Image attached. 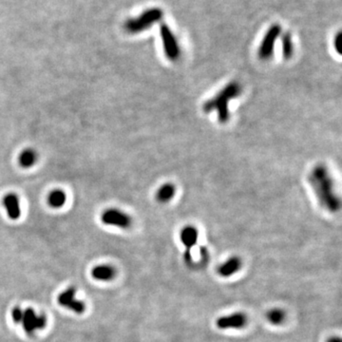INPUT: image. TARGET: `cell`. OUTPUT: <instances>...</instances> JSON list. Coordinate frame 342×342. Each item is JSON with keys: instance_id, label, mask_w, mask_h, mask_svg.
Listing matches in <instances>:
<instances>
[{"instance_id": "obj_1", "label": "cell", "mask_w": 342, "mask_h": 342, "mask_svg": "<svg viewBox=\"0 0 342 342\" xmlns=\"http://www.w3.org/2000/svg\"><path fill=\"white\" fill-rule=\"evenodd\" d=\"M308 181L321 207L330 212H336L340 208V201L333 189V178L325 165L316 164L309 173Z\"/></svg>"}, {"instance_id": "obj_2", "label": "cell", "mask_w": 342, "mask_h": 342, "mask_svg": "<svg viewBox=\"0 0 342 342\" xmlns=\"http://www.w3.org/2000/svg\"><path fill=\"white\" fill-rule=\"evenodd\" d=\"M241 93L242 88L240 84L237 82H231L227 84L223 90H220L214 97L207 101L203 106V110L207 113L215 110L219 122L221 124H225L230 119L228 107L230 101L239 97Z\"/></svg>"}, {"instance_id": "obj_3", "label": "cell", "mask_w": 342, "mask_h": 342, "mask_svg": "<svg viewBox=\"0 0 342 342\" xmlns=\"http://www.w3.org/2000/svg\"><path fill=\"white\" fill-rule=\"evenodd\" d=\"M162 18H163L162 10L154 7L145 10L136 18L127 19L125 22L124 27L128 34L136 35L143 33L147 29L152 27L156 23L160 22Z\"/></svg>"}, {"instance_id": "obj_4", "label": "cell", "mask_w": 342, "mask_h": 342, "mask_svg": "<svg viewBox=\"0 0 342 342\" xmlns=\"http://www.w3.org/2000/svg\"><path fill=\"white\" fill-rule=\"evenodd\" d=\"M281 33L282 29L279 24H274L267 30L258 51V55L261 60H268L273 56L276 43Z\"/></svg>"}, {"instance_id": "obj_5", "label": "cell", "mask_w": 342, "mask_h": 342, "mask_svg": "<svg viewBox=\"0 0 342 342\" xmlns=\"http://www.w3.org/2000/svg\"><path fill=\"white\" fill-rule=\"evenodd\" d=\"M160 35L165 56L170 61H177L181 56L180 45L169 26L166 24H162L160 27Z\"/></svg>"}, {"instance_id": "obj_6", "label": "cell", "mask_w": 342, "mask_h": 342, "mask_svg": "<svg viewBox=\"0 0 342 342\" xmlns=\"http://www.w3.org/2000/svg\"><path fill=\"white\" fill-rule=\"evenodd\" d=\"M102 222L107 225L117 226L123 229L130 227L132 220L125 212L115 208H110L106 210L102 215Z\"/></svg>"}, {"instance_id": "obj_7", "label": "cell", "mask_w": 342, "mask_h": 342, "mask_svg": "<svg viewBox=\"0 0 342 342\" xmlns=\"http://www.w3.org/2000/svg\"><path fill=\"white\" fill-rule=\"evenodd\" d=\"M199 232L197 228L193 225H187L182 228L180 232V240L186 247L185 259L186 261H191V249L198 242Z\"/></svg>"}, {"instance_id": "obj_8", "label": "cell", "mask_w": 342, "mask_h": 342, "mask_svg": "<svg viewBox=\"0 0 342 342\" xmlns=\"http://www.w3.org/2000/svg\"><path fill=\"white\" fill-rule=\"evenodd\" d=\"M247 322V317L242 313L221 316L217 319L216 324L220 329H241Z\"/></svg>"}, {"instance_id": "obj_9", "label": "cell", "mask_w": 342, "mask_h": 342, "mask_svg": "<svg viewBox=\"0 0 342 342\" xmlns=\"http://www.w3.org/2000/svg\"><path fill=\"white\" fill-rule=\"evenodd\" d=\"M241 266H242L241 260L238 257H232L219 266L218 274L221 277L227 278V277L234 275L235 273L240 270Z\"/></svg>"}, {"instance_id": "obj_10", "label": "cell", "mask_w": 342, "mask_h": 342, "mask_svg": "<svg viewBox=\"0 0 342 342\" xmlns=\"http://www.w3.org/2000/svg\"><path fill=\"white\" fill-rule=\"evenodd\" d=\"M115 275H116L115 268L108 264L97 265L91 270L92 278L97 280H104V281L111 280L114 279Z\"/></svg>"}, {"instance_id": "obj_11", "label": "cell", "mask_w": 342, "mask_h": 342, "mask_svg": "<svg viewBox=\"0 0 342 342\" xmlns=\"http://www.w3.org/2000/svg\"><path fill=\"white\" fill-rule=\"evenodd\" d=\"M4 207L7 210V214L10 219L12 220H18L21 215L19 200L17 195L15 194H8L4 198Z\"/></svg>"}, {"instance_id": "obj_12", "label": "cell", "mask_w": 342, "mask_h": 342, "mask_svg": "<svg viewBox=\"0 0 342 342\" xmlns=\"http://www.w3.org/2000/svg\"><path fill=\"white\" fill-rule=\"evenodd\" d=\"M175 195H176V187L171 183H166L157 190L156 200L161 204H166L170 202Z\"/></svg>"}, {"instance_id": "obj_13", "label": "cell", "mask_w": 342, "mask_h": 342, "mask_svg": "<svg viewBox=\"0 0 342 342\" xmlns=\"http://www.w3.org/2000/svg\"><path fill=\"white\" fill-rule=\"evenodd\" d=\"M36 314L34 309L27 308L25 311H23V318H22V325L23 329L29 335H33L36 329H35V319Z\"/></svg>"}, {"instance_id": "obj_14", "label": "cell", "mask_w": 342, "mask_h": 342, "mask_svg": "<svg viewBox=\"0 0 342 342\" xmlns=\"http://www.w3.org/2000/svg\"><path fill=\"white\" fill-rule=\"evenodd\" d=\"M281 45H282V55L284 59H290L294 53V44L293 39L290 33H285L281 36Z\"/></svg>"}, {"instance_id": "obj_15", "label": "cell", "mask_w": 342, "mask_h": 342, "mask_svg": "<svg viewBox=\"0 0 342 342\" xmlns=\"http://www.w3.org/2000/svg\"><path fill=\"white\" fill-rule=\"evenodd\" d=\"M36 160H37V154L34 149H31V148L25 149L19 156V163L21 164V166L25 168L34 165L36 163Z\"/></svg>"}, {"instance_id": "obj_16", "label": "cell", "mask_w": 342, "mask_h": 342, "mask_svg": "<svg viewBox=\"0 0 342 342\" xmlns=\"http://www.w3.org/2000/svg\"><path fill=\"white\" fill-rule=\"evenodd\" d=\"M67 196L62 190H54L49 196V204L54 208H60L66 203Z\"/></svg>"}, {"instance_id": "obj_17", "label": "cell", "mask_w": 342, "mask_h": 342, "mask_svg": "<svg viewBox=\"0 0 342 342\" xmlns=\"http://www.w3.org/2000/svg\"><path fill=\"white\" fill-rule=\"evenodd\" d=\"M267 319L272 324H280L285 319V313L281 309H279V308L272 309L267 313Z\"/></svg>"}, {"instance_id": "obj_18", "label": "cell", "mask_w": 342, "mask_h": 342, "mask_svg": "<svg viewBox=\"0 0 342 342\" xmlns=\"http://www.w3.org/2000/svg\"><path fill=\"white\" fill-rule=\"evenodd\" d=\"M76 294V289L75 287H69L62 292L58 297H57V302L59 305L65 307L72 299H74V296Z\"/></svg>"}, {"instance_id": "obj_19", "label": "cell", "mask_w": 342, "mask_h": 342, "mask_svg": "<svg viewBox=\"0 0 342 342\" xmlns=\"http://www.w3.org/2000/svg\"><path fill=\"white\" fill-rule=\"evenodd\" d=\"M65 308H68V309L73 311L74 313L81 315L86 310V304H85V302H83L81 300H78V299L74 298V299H72V301H70L65 306Z\"/></svg>"}, {"instance_id": "obj_20", "label": "cell", "mask_w": 342, "mask_h": 342, "mask_svg": "<svg viewBox=\"0 0 342 342\" xmlns=\"http://www.w3.org/2000/svg\"><path fill=\"white\" fill-rule=\"evenodd\" d=\"M12 318H13L14 322L20 323L22 321V318H23V310L20 307H14L12 310Z\"/></svg>"}, {"instance_id": "obj_21", "label": "cell", "mask_w": 342, "mask_h": 342, "mask_svg": "<svg viewBox=\"0 0 342 342\" xmlns=\"http://www.w3.org/2000/svg\"><path fill=\"white\" fill-rule=\"evenodd\" d=\"M47 325V317L44 315H36L35 319V329L36 330H41L44 329Z\"/></svg>"}, {"instance_id": "obj_22", "label": "cell", "mask_w": 342, "mask_h": 342, "mask_svg": "<svg viewBox=\"0 0 342 342\" xmlns=\"http://www.w3.org/2000/svg\"><path fill=\"white\" fill-rule=\"evenodd\" d=\"M333 46H334V49L336 51V53L338 54H342V34L339 32L337 33V35L334 36V39H333Z\"/></svg>"}, {"instance_id": "obj_23", "label": "cell", "mask_w": 342, "mask_h": 342, "mask_svg": "<svg viewBox=\"0 0 342 342\" xmlns=\"http://www.w3.org/2000/svg\"><path fill=\"white\" fill-rule=\"evenodd\" d=\"M328 342H341V339L339 338V337H332V338H330L329 340H328Z\"/></svg>"}]
</instances>
